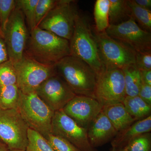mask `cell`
Returning a JSON list of instances; mask_svg holds the SVG:
<instances>
[{"mask_svg": "<svg viewBox=\"0 0 151 151\" xmlns=\"http://www.w3.org/2000/svg\"><path fill=\"white\" fill-rule=\"evenodd\" d=\"M24 54L42 64L54 66L70 55L69 41L36 27L30 31Z\"/></svg>", "mask_w": 151, "mask_h": 151, "instance_id": "6da1fadb", "label": "cell"}, {"mask_svg": "<svg viewBox=\"0 0 151 151\" xmlns=\"http://www.w3.org/2000/svg\"><path fill=\"white\" fill-rule=\"evenodd\" d=\"M54 66L57 74L65 80L76 95L94 98L97 75L86 62L69 55Z\"/></svg>", "mask_w": 151, "mask_h": 151, "instance_id": "7a4b0ae2", "label": "cell"}, {"mask_svg": "<svg viewBox=\"0 0 151 151\" xmlns=\"http://www.w3.org/2000/svg\"><path fill=\"white\" fill-rule=\"evenodd\" d=\"M91 29L86 19L78 14L73 35L69 40L70 55L86 62L97 76L105 68Z\"/></svg>", "mask_w": 151, "mask_h": 151, "instance_id": "3957f363", "label": "cell"}, {"mask_svg": "<svg viewBox=\"0 0 151 151\" xmlns=\"http://www.w3.org/2000/svg\"><path fill=\"white\" fill-rule=\"evenodd\" d=\"M17 110L31 129L47 139L52 134L54 112L50 110L35 92L24 94L19 90Z\"/></svg>", "mask_w": 151, "mask_h": 151, "instance_id": "277c9868", "label": "cell"}, {"mask_svg": "<svg viewBox=\"0 0 151 151\" xmlns=\"http://www.w3.org/2000/svg\"><path fill=\"white\" fill-rule=\"evenodd\" d=\"M75 3L72 0H58L37 27L70 40L78 14Z\"/></svg>", "mask_w": 151, "mask_h": 151, "instance_id": "5b68a950", "label": "cell"}, {"mask_svg": "<svg viewBox=\"0 0 151 151\" xmlns=\"http://www.w3.org/2000/svg\"><path fill=\"white\" fill-rule=\"evenodd\" d=\"M14 64L17 86L24 94L35 92L42 82L57 74L54 66L42 64L25 54L20 60Z\"/></svg>", "mask_w": 151, "mask_h": 151, "instance_id": "8992f818", "label": "cell"}, {"mask_svg": "<svg viewBox=\"0 0 151 151\" xmlns=\"http://www.w3.org/2000/svg\"><path fill=\"white\" fill-rule=\"evenodd\" d=\"M28 129L17 109H0V142L9 150H26Z\"/></svg>", "mask_w": 151, "mask_h": 151, "instance_id": "52a82bcc", "label": "cell"}, {"mask_svg": "<svg viewBox=\"0 0 151 151\" xmlns=\"http://www.w3.org/2000/svg\"><path fill=\"white\" fill-rule=\"evenodd\" d=\"M94 36L105 68L122 69L135 64L136 52L131 47L112 38L105 31L95 32Z\"/></svg>", "mask_w": 151, "mask_h": 151, "instance_id": "ba28073f", "label": "cell"}, {"mask_svg": "<svg viewBox=\"0 0 151 151\" xmlns=\"http://www.w3.org/2000/svg\"><path fill=\"white\" fill-rule=\"evenodd\" d=\"M126 96L122 69L105 68L97 76L94 97L103 107L122 103Z\"/></svg>", "mask_w": 151, "mask_h": 151, "instance_id": "9c48e42d", "label": "cell"}, {"mask_svg": "<svg viewBox=\"0 0 151 151\" xmlns=\"http://www.w3.org/2000/svg\"><path fill=\"white\" fill-rule=\"evenodd\" d=\"M29 36L24 15L16 5L4 33L9 58L14 64L23 56Z\"/></svg>", "mask_w": 151, "mask_h": 151, "instance_id": "30bf717a", "label": "cell"}, {"mask_svg": "<svg viewBox=\"0 0 151 151\" xmlns=\"http://www.w3.org/2000/svg\"><path fill=\"white\" fill-rule=\"evenodd\" d=\"M105 32L136 52L151 51V33L140 27L132 17L119 24L110 25Z\"/></svg>", "mask_w": 151, "mask_h": 151, "instance_id": "8fae6325", "label": "cell"}, {"mask_svg": "<svg viewBox=\"0 0 151 151\" xmlns=\"http://www.w3.org/2000/svg\"><path fill=\"white\" fill-rule=\"evenodd\" d=\"M51 134L65 139L80 151H97L89 142L87 129L79 126L63 109L54 112Z\"/></svg>", "mask_w": 151, "mask_h": 151, "instance_id": "7c38bea8", "label": "cell"}, {"mask_svg": "<svg viewBox=\"0 0 151 151\" xmlns=\"http://www.w3.org/2000/svg\"><path fill=\"white\" fill-rule=\"evenodd\" d=\"M35 93L53 112L62 110L76 95L65 80L57 74L47 79Z\"/></svg>", "mask_w": 151, "mask_h": 151, "instance_id": "4fadbf2b", "label": "cell"}, {"mask_svg": "<svg viewBox=\"0 0 151 151\" xmlns=\"http://www.w3.org/2000/svg\"><path fill=\"white\" fill-rule=\"evenodd\" d=\"M103 108L93 97L76 95L63 110L79 126L87 129Z\"/></svg>", "mask_w": 151, "mask_h": 151, "instance_id": "5bb4252c", "label": "cell"}, {"mask_svg": "<svg viewBox=\"0 0 151 151\" xmlns=\"http://www.w3.org/2000/svg\"><path fill=\"white\" fill-rule=\"evenodd\" d=\"M118 133L103 109L87 129L88 139L95 148L111 142Z\"/></svg>", "mask_w": 151, "mask_h": 151, "instance_id": "9a60e30c", "label": "cell"}, {"mask_svg": "<svg viewBox=\"0 0 151 151\" xmlns=\"http://www.w3.org/2000/svg\"><path fill=\"white\" fill-rule=\"evenodd\" d=\"M151 131V116L133 123L122 132H119L111 141L112 147H124L138 136Z\"/></svg>", "mask_w": 151, "mask_h": 151, "instance_id": "2e32d148", "label": "cell"}, {"mask_svg": "<svg viewBox=\"0 0 151 151\" xmlns=\"http://www.w3.org/2000/svg\"><path fill=\"white\" fill-rule=\"evenodd\" d=\"M103 111L118 133L136 122L127 112L122 103L104 106Z\"/></svg>", "mask_w": 151, "mask_h": 151, "instance_id": "e0dca14e", "label": "cell"}, {"mask_svg": "<svg viewBox=\"0 0 151 151\" xmlns=\"http://www.w3.org/2000/svg\"><path fill=\"white\" fill-rule=\"evenodd\" d=\"M126 110L135 121L142 120L150 116L151 106L139 96L125 97L122 102Z\"/></svg>", "mask_w": 151, "mask_h": 151, "instance_id": "ac0fdd59", "label": "cell"}, {"mask_svg": "<svg viewBox=\"0 0 151 151\" xmlns=\"http://www.w3.org/2000/svg\"><path fill=\"white\" fill-rule=\"evenodd\" d=\"M122 70L126 95L130 97L138 96L142 84L140 70L135 64L125 66Z\"/></svg>", "mask_w": 151, "mask_h": 151, "instance_id": "d6986e66", "label": "cell"}, {"mask_svg": "<svg viewBox=\"0 0 151 151\" xmlns=\"http://www.w3.org/2000/svg\"><path fill=\"white\" fill-rule=\"evenodd\" d=\"M110 25H117L128 20L131 17L127 0H109Z\"/></svg>", "mask_w": 151, "mask_h": 151, "instance_id": "ffe728a7", "label": "cell"}, {"mask_svg": "<svg viewBox=\"0 0 151 151\" xmlns=\"http://www.w3.org/2000/svg\"><path fill=\"white\" fill-rule=\"evenodd\" d=\"M109 0H97L94 4V16L95 32L106 31L110 25L109 19Z\"/></svg>", "mask_w": 151, "mask_h": 151, "instance_id": "44dd1931", "label": "cell"}, {"mask_svg": "<svg viewBox=\"0 0 151 151\" xmlns=\"http://www.w3.org/2000/svg\"><path fill=\"white\" fill-rule=\"evenodd\" d=\"M131 17L142 28L148 32L151 31V11L141 7L134 0H127Z\"/></svg>", "mask_w": 151, "mask_h": 151, "instance_id": "7402d4cb", "label": "cell"}, {"mask_svg": "<svg viewBox=\"0 0 151 151\" xmlns=\"http://www.w3.org/2000/svg\"><path fill=\"white\" fill-rule=\"evenodd\" d=\"M19 94L17 84L0 86V109H17Z\"/></svg>", "mask_w": 151, "mask_h": 151, "instance_id": "603a6c76", "label": "cell"}, {"mask_svg": "<svg viewBox=\"0 0 151 151\" xmlns=\"http://www.w3.org/2000/svg\"><path fill=\"white\" fill-rule=\"evenodd\" d=\"M25 151H55L48 141L38 132L29 128Z\"/></svg>", "mask_w": 151, "mask_h": 151, "instance_id": "cb8c5ba5", "label": "cell"}, {"mask_svg": "<svg viewBox=\"0 0 151 151\" xmlns=\"http://www.w3.org/2000/svg\"><path fill=\"white\" fill-rule=\"evenodd\" d=\"M16 5L22 12L30 31L37 27L36 7L38 0H17Z\"/></svg>", "mask_w": 151, "mask_h": 151, "instance_id": "d4e9b609", "label": "cell"}, {"mask_svg": "<svg viewBox=\"0 0 151 151\" xmlns=\"http://www.w3.org/2000/svg\"><path fill=\"white\" fill-rule=\"evenodd\" d=\"M17 75L14 63L10 60L0 64V86L17 84Z\"/></svg>", "mask_w": 151, "mask_h": 151, "instance_id": "484cf974", "label": "cell"}, {"mask_svg": "<svg viewBox=\"0 0 151 151\" xmlns=\"http://www.w3.org/2000/svg\"><path fill=\"white\" fill-rule=\"evenodd\" d=\"M124 148L129 151H151L150 132L138 136L127 144Z\"/></svg>", "mask_w": 151, "mask_h": 151, "instance_id": "4316f807", "label": "cell"}, {"mask_svg": "<svg viewBox=\"0 0 151 151\" xmlns=\"http://www.w3.org/2000/svg\"><path fill=\"white\" fill-rule=\"evenodd\" d=\"M16 6V1L15 0H0V26L3 35Z\"/></svg>", "mask_w": 151, "mask_h": 151, "instance_id": "83f0119b", "label": "cell"}, {"mask_svg": "<svg viewBox=\"0 0 151 151\" xmlns=\"http://www.w3.org/2000/svg\"><path fill=\"white\" fill-rule=\"evenodd\" d=\"M46 139L55 151H80L73 144L61 137L50 134Z\"/></svg>", "mask_w": 151, "mask_h": 151, "instance_id": "f1b7e54d", "label": "cell"}, {"mask_svg": "<svg viewBox=\"0 0 151 151\" xmlns=\"http://www.w3.org/2000/svg\"><path fill=\"white\" fill-rule=\"evenodd\" d=\"M58 1V0H38L36 7L37 27L49 12L56 6Z\"/></svg>", "mask_w": 151, "mask_h": 151, "instance_id": "f546056e", "label": "cell"}, {"mask_svg": "<svg viewBox=\"0 0 151 151\" xmlns=\"http://www.w3.org/2000/svg\"><path fill=\"white\" fill-rule=\"evenodd\" d=\"M135 64L139 70H151V51L136 52Z\"/></svg>", "mask_w": 151, "mask_h": 151, "instance_id": "4dcf8cb0", "label": "cell"}, {"mask_svg": "<svg viewBox=\"0 0 151 151\" xmlns=\"http://www.w3.org/2000/svg\"><path fill=\"white\" fill-rule=\"evenodd\" d=\"M138 96L151 106V86L142 83Z\"/></svg>", "mask_w": 151, "mask_h": 151, "instance_id": "1f68e13d", "label": "cell"}, {"mask_svg": "<svg viewBox=\"0 0 151 151\" xmlns=\"http://www.w3.org/2000/svg\"><path fill=\"white\" fill-rule=\"evenodd\" d=\"M9 59L4 37L0 35V64Z\"/></svg>", "mask_w": 151, "mask_h": 151, "instance_id": "d6a6232c", "label": "cell"}, {"mask_svg": "<svg viewBox=\"0 0 151 151\" xmlns=\"http://www.w3.org/2000/svg\"><path fill=\"white\" fill-rule=\"evenodd\" d=\"M139 70L142 83L151 86V70Z\"/></svg>", "mask_w": 151, "mask_h": 151, "instance_id": "836d02e7", "label": "cell"}, {"mask_svg": "<svg viewBox=\"0 0 151 151\" xmlns=\"http://www.w3.org/2000/svg\"><path fill=\"white\" fill-rule=\"evenodd\" d=\"M134 1L141 7L151 10V0H134Z\"/></svg>", "mask_w": 151, "mask_h": 151, "instance_id": "e575fe53", "label": "cell"}, {"mask_svg": "<svg viewBox=\"0 0 151 151\" xmlns=\"http://www.w3.org/2000/svg\"><path fill=\"white\" fill-rule=\"evenodd\" d=\"M110 151H129L124 147H112Z\"/></svg>", "mask_w": 151, "mask_h": 151, "instance_id": "d590c367", "label": "cell"}, {"mask_svg": "<svg viewBox=\"0 0 151 151\" xmlns=\"http://www.w3.org/2000/svg\"><path fill=\"white\" fill-rule=\"evenodd\" d=\"M0 151H10L4 144L0 142Z\"/></svg>", "mask_w": 151, "mask_h": 151, "instance_id": "8d00e7d4", "label": "cell"}, {"mask_svg": "<svg viewBox=\"0 0 151 151\" xmlns=\"http://www.w3.org/2000/svg\"><path fill=\"white\" fill-rule=\"evenodd\" d=\"M0 35H1L4 37V35H3L2 31L1 29V26H0Z\"/></svg>", "mask_w": 151, "mask_h": 151, "instance_id": "74e56055", "label": "cell"}, {"mask_svg": "<svg viewBox=\"0 0 151 151\" xmlns=\"http://www.w3.org/2000/svg\"><path fill=\"white\" fill-rule=\"evenodd\" d=\"M10 151H25L20 150H10Z\"/></svg>", "mask_w": 151, "mask_h": 151, "instance_id": "f35d334b", "label": "cell"}]
</instances>
